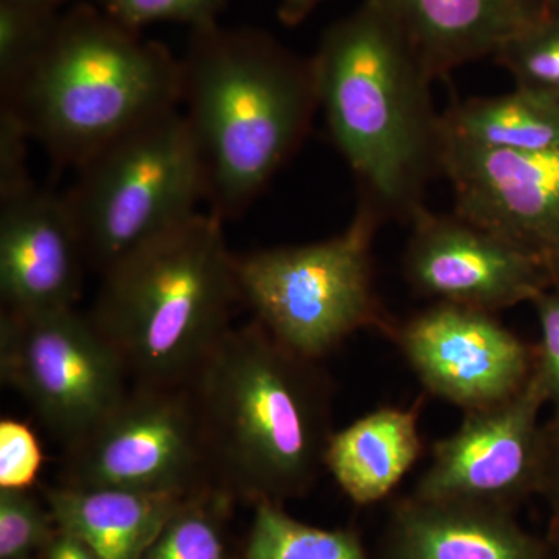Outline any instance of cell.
I'll use <instances>...</instances> for the list:
<instances>
[{
  "label": "cell",
  "instance_id": "cell-25",
  "mask_svg": "<svg viewBox=\"0 0 559 559\" xmlns=\"http://www.w3.org/2000/svg\"><path fill=\"white\" fill-rule=\"evenodd\" d=\"M227 0H92L124 27L139 32L156 22H180L190 28L218 22Z\"/></svg>",
  "mask_w": 559,
  "mask_h": 559
},
{
  "label": "cell",
  "instance_id": "cell-1",
  "mask_svg": "<svg viewBox=\"0 0 559 559\" xmlns=\"http://www.w3.org/2000/svg\"><path fill=\"white\" fill-rule=\"evenodd\" d=\"M187 388L216 487L253 506L310 491L334 432L330 382L318 362L252 319L224 334Z\"/></svg>",
  "mask_w": 559,
  "mask_h": 559
},
{
  "label": "cell",
  "instance_id": "cell-4",
  "mask_svg": "<svg viewBox=\"0 0 559 559\" xmlns=\"http://www.w3.org/2000/svg\"><path fill=\"white\" fill-rule=\"evenodd\" d=\"M235 257L224 221L198 212L103 272L87 314L132 384H189L234 326Z\"/></svg>",
  "mask_w": 559,
  "mask_h": 559
},
{
  "label": "cell",
  "instance_id": "cell-21",
  "mask_svg": "<svg viewBox=\"0 0 559 559\" xmlns=\"http://www.w3.org/2000/svg\"><path fill=\"white\" fill-rule=\"evenodd\" d=\"M231 499L215 485L183 498L142 559H234L221 524Z\"/></svg>",
  "mask_w": 559,
  "mask_h": 559
},
{
  "label": "cell",
  "instance_id": "cell-10",
  "mask_svg": "<svg viewBox=\"0 0 559 559\" xmlns=\"http://www.w3.org/2000/svg\"><path fill=\"white\" fill-rule=\"evenodd\" d=\"M547 403L533 367L532 378L516 395L465 412L459 429L433 443L432 462L411 495L513 513L530 496L539 495L544 462L539 414Z\"/></svg>",
  "mask_w": 559,
  "mask_h": 559
},
{
  "label": "cell",
  "instance_id": "cell-33",
  "mask_svg": "<svg viewBox=\"0 0 559 559\" xmlns=\"http://www.w3.org/2000/svg\"><path fill=\"white\" fill-rule=\"evenodd\" d=\"M547 266H549L551 280H554V286L559 285V253L547 260Z\"/></svg>",
  "mask_w": 559,
  "mask_h": 559
},
{
  "label": "cell",
  "instance_id": "cell-20",
  "mask_svg": "<svg viewBox=\"0 0 559 559\" xmlns=\"http://www.w3.org/2000/svg\"><path fill=\"white\" fill-rule=\"evenodd\" d=\"M245 558L369 559L355 532L312 527L272 502L255 503Z\"/></svg>",
  "mask_w": 559,
  "mask_h": 559
},
{
  "label": "cell",
  "instance_id": "cell-2",
  "mask_svg": "<svg viewBox=\"0 0 559 559\" xmlns=\"http://www.w3.org/2000/svg\"><path fill=\"white\" fill-rule=\"evenodd\" d=\"M311 60L255 28H191L180 103L204 167L209 212L238 218L289 159L318 108Z\"/></svg>",
  "mask_w": 559,
  "mask_h": 559
},
{
  "label": "cell",
  "instance_id": "cell-8",
  "mask_svg": "<svg viewBox=\"0 0 559 559\" xmlns=\"http://www.w3.org/2000/svg\"><path fill=\"white\" fill-rule=\"evenodd\" d=\"M0 377L62 444L86 436L127 395L130 374L87 312H0Z\"/></svg>",
  "mask_w": 559,
  "mask_h": 559
},
{
  "label": "cell",
  "instance_id": "cell-32",
  "mask_svg": "<svg viewBox=\"0 0 559 559\" xmlns=\"http://www.w3.org/2000/svg\"><path fill=\"white\" fill-rule=\"evenodd\" d=\"M14 2L28 3V5L40 7V9L58 11L66 0H14Z\"/></svg>",
  "mask_w": 559,
  "mask_h": 559
},
{
  "label": "cell",
  "instance_id": "cell-17",
  "mask_svg": "<svg viewBox=\"0 0 559 559\" xmlns=\"http://www.w3.org/2000/svg\"><path fill=\"white\" fill-rule=\"evenodd\" d=\"M418 418L417 406H385L334 430L325 468L353 502L371 506L388 498L418 462L425 450Z\"/></svg>",
  "mask_w": 559,
  "mask_h": 559
},
{
  "label": "cell",
  "instance_id": "cell-34",
  "mask_svg": "<svg viewBox=\"0 0 559 559\" xmlns=\"http://www.w3.org/2000/svg\"><path fill=\"white\" fill-rule=\"evenodd\" d=\"M544 5H546V10L549 11H558L559 10V0H543Z\"/></svg>",
  "mask_w": 559,
  "mask_h": 559
},
{
  "label": "cell",
  "instance_id": "cell-27",
  "mask_svg": "<svg viewBox=\"0 0 559 559\" xmlns=\"http://www.w3.org/2000/svg\"><path fill=\"white\" fill-rule=\"evenodd\" d=\"M540 342L535 348V373L543 384L547 401L559 414V285L550 286L535 300Z\"/></svg>",
  "mask_w": 559,
  "mask_h": 559
},
{
  "label": "cell",
  "instance_id": "cell-19",
  "mask_svg": "<svg viewBox=\"0 0 559 559\" xmlns=\"http://www.w3.org/2000/svg\"><path fill=\"white\" fill-rule=\"evenodd\" d=\"M440 134L480 148L558 151L559 103L522 87L473 98L441 117Z\"/></svg>",
  "mask_w": 559,
  "mask_h": 559
},
{
  "label": "cell",
  "instance_id": "cell-29",
  "mask_svg": "<svg viewBox=\"0 0 559 559\" xmlns=\"http://www.w3.org/2000/svg\"><path fill=\"white\" fill-rule=\"evenodd\" d=\"M539 495L549 509L546 540L554 559H559V414L544 425L543 479Z\"/></svg>",
  "mask_w": 559,
  "mask_h": 559
},
{
  "label": "cell",
  "instance_id": "cell-16",
  "mask_svg": "<svg viewBox=\"0 0 559 559\" xmlns=\"http://www.w3.org/2000/svg\"><path fill=\"white\" fill-rule=\"evenodd\" d=\"M430 76L496 57L549 13L543 0H381Z\"/></svg>",
  "mask_w": 559,
  "mask_h": 559
},
{
  "label": "cell",
  "instance_id": "cell-30",
  "mask_svg": "<svg viewBox=\"0 0 559 559\" xmlns=\"http://www.w3.org/2000/svg\"><path fill=\"white\" fill-rule=\"evenodd\" d=\"M44 559H103L100 555L95 554L91 547H87L83 540L76 539L69 533L61 532L58 528L53 540L44 551Z\"/></svg>",
  "mask_w": 559,
  "mask_h": 559
},
{
  "label": "cell",
  "instance_id": "cell-23",
  "mask_svg": "<svg viewBox=\"0 0 559 559\" xmlns=\"http://www.w3.org/2000/svg\"><path fill=\"white\" fill-rule=\"evenodd\" d=\"M60 13L0 0V92L9 91L46 49Z\"/></svg>",
  "mask_w": 559,
  "mask_h": 559
},
{
  "label": "cell",
  "instance_id": "cell-24",
  "mask_svg": "<svg viewBox=\"0 0 559 559\" xmlns=\"http://www.w3.org/2000/svg\"><path fill=\"white\" fill-rule=\"evenodd\" d=\"M53 516L27 489L0 488V559H33L53 540Z\"/></svg>",
  "mask_w": 559,
  "mask_h": 559
},
{
  "label": "cell",
  "instance_id": "cell-11",
  "mask_svg": "<svg viewBox=\"0 0 559 559\" xmlns=\"http://www.w3.org/2000/svg\"><path fill=\"white\" fill-rule=\"evenodd\" d=\"M430 395L463 412L495 406L532 378L535 348L492 312L441 304L412 316L389 334Z\"/></svg>",
  "mask_w": 559,
  "mask_h": 559
},
{
  "label": "cell",
  "instance_id": "cell-6",
  "mask_svg": "<svg viewBox=\"0 0 559 559\" xmlns=\"http://www.w3.org/2000/svg\"><path fill=\"white\" fill-rule=\"evenodd\" d=\"M62 198L98 275L197 215L207 198L204 167L179 106L98 150Z\"/></svg>",
  "mask_w": 559,
  "mask_h": 559
},
{
  "label": "cell",
  "instance_id": "cell-22",
  "mask_svg": "<svg viewBox=\"0 0 559 559\" xmlns=\"http://www.w3.org/2000/svg\"><path fill=\"white\" fill-rule=\"evenodd\" d=\"M496 58L509 70L516 87L559 103V10L528 25Z\"/></svg>",
  "mask_w": 559,
  "mask_h": 559
},
{
  "label": "cell",
  "instance_id": "cell-15",
  "mask_svg": "<svg viewBox=\"0 0 559 559\" xmlns=\"http://www.w3.org/2000/svg\"><path fill=\"white\" fill-rule=\"evenodd\" d=\"M382 559H554L511 511L406 496L390 511Z\"/></svg>",
  "mask_w": 559,
  "mask_h": 559
},
{
  "label": "cell",
  "instance_id": "cell-12",
  "mask_svg": "<svg viewBox=\"0 0 559 559\" xmlns=\"http://www.w3.org/2000/svg\"><path fill=\"white\" fill-rule=\"evenodd\" d=\"M406 275L412 288L441 304L496 312L533 301L554 286L546 259L468 221L414 213Z\"/></svg>",
  "mask_w": 559,
  "mask_h": 559
},
{
  "label": "cell",
  "instance_id": "cell-9",
  "mask_svg": "<svg viewBox=\"0 0 559 559\" xmlns=\"http://www.w3.org/2000/svg\"><path fill=\"white\" fill-rule=\"evenodd\" d=\"M64 450L61 485L68 487L186 498L215 485L187 385H132L97 426Z\"/></svg>",
  "mask_w": 559,
  "mask_h": 559
},
{
  "label": "cell",
  "instance_id": "cell-3",
  "mask_svg": "<svg viewBox=\"0 0 559 559\" xmlns=\"http://www.w3.org/2000/svg\"><path fill=\"white\" fill-rule=\"evenodd\" d=\"M319 105L331 138L371 193L417 212L418 190L439 165L440 119L432 76L381 0L323 33L311 58Z\"/></svg>",
  "mask_w": 559,
  "mask_h": 559
},
{
  "label": "cell",
  "instance_id": "cell-18",
  "mask_svg": "<svg viewBox=\"0 0 559 559\" xmlns=\"http://www.w3.org/2000/svg\"><path fill=\"white\" fill-rule=\"evenodd\" d=\"M46 496L57 527L103 559H142L183 499L68 485L51 488Z\"/></svg>",
  "mask_w": 559,
  "mask_h": 559
},
{
  "label": "cell",
  "instance_id": "cell-5",
  "mask_svg": "<svg viewBox=\"0 0 559 559\" xmlns=\"http://www.w3.org/2000/svg\"><path fill=\"white\" fill-rule=\"evenodd\" d=\"M179 103L180 60L94 3L60 14L38 60L0 92V108L17 117L51 159L75 170L123 132Z\"/></svg>",
  "mask_w": 559,
  "mask_h": 559
},
{
  "label": "cell",
  "instance_id": "cell-26",
  "mask_svg": "<svg viewBox=\"0 0 559 559\" xmlns=\"http://www.w3.org/2000/svg\"><path fill=\"white\" fill-rule=\"evenodd\" d=\"M43 451L35 433L24 423H0V488L27 489L43 465Z\"/></svg>",
  "mask_w": 559,
  "mask_h": 559
},
{
  "label": "cell",
  "instance_id": "cell-31",
  "mask_svg": "<svg viewBox=\"0 0 559 559\" xmlns=\"http://www.w3.org/2000/svg\"><path fill=\"white\" fill-rule=\"evenodd\" d=\"M322 0H280L278 16L283 24H300Z\"/></svg>",
  "mask_w": 559,
  "mask_h": 559
},
{
  "label": "cell",
  "instance_id": "cell-28",
  "mask_svg": "<svg viewBox=\"0 0 559 559\" xmlns=\"http://www.w3.org/2000/svg\"><path fill=\"white\" fill-rule=\"evenodd\" d=\"M24 124L11 110L0 108V200L32 189L27 170V140Z\"/></svg>",
  "mask_w": 559,
  "mask_h": 559
},
{
  "label": "cell",
  "instance_id": "cell-7",
  "mask_svg": "<svg viewBox=\"0 0 559 559\" xmlns=\"http://www.w3.org/2000/svg\"><path fill=\"white\" fill-rule=\"evenodd\" d=\"M377 224L369 205L329 240L235 257L241 304L280 344L314 362L360 330L389 336L395 323L373 289Z\"/></svg>",
  "mask_w": 559,
  "mask_h": 559
},
{
  "label": "cell",
  "instance_id": "cell-13",
  "mask_svg": "<svg viewBox=\"0 0 559 559\" xmlns=\"http://www.w3.org/2000/svg\"><path fill=\"white\" fill-rule=\"evenodd\" d=\"M455 215L543 259L559 253V150L480 148L440 134Z\"/></svg>",
  "mask_w": 559,
  "mask_h": 559
},
{
  "label": "cell",
  "instance_id": "cell-14",
  "mask_svg": "<svg viewBox=\"0 0 559 559\" xmlns=\"http://www.w3.org/2000/svg\"><path fill=\"white\" fill-rule=\"evenodd\" d=\"M87 266L62 194L32 189L0 200L2 310L35 314L75 308Z\"/></svg>",
  "mask_w": 559,
  "mask_h": 559
}]
</instances>
